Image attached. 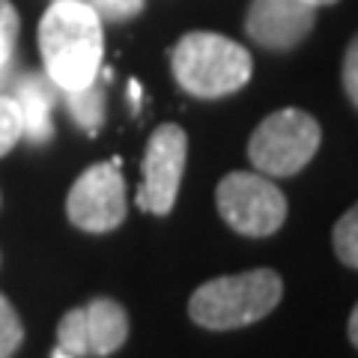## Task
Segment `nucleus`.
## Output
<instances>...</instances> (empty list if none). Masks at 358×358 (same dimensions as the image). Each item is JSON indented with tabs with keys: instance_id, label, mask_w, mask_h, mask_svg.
I'll use <instances>...</instances> for the list:
<instances>
[{
	"instance_id": "1",
	"label": "nucleus",
	"mask_w": 358,
	"mask_h": 358,
	"mask_svg": "<svg viewBox=\"0 0 358 358\" xmlns=\"http://www.w3.org/2000/svg\"><path fill=\"white\" fill-rule=\"evenodd\" d=\"M45 75L60 90L93 84L102 69V18L81 0H54L39 21Z\"/></svg>"
},
{
	"instance_id": "8",
	"label": "nucleus",
	"mask_w": 358,
	"mask_h": 358,
	"mask_svg": "<svg viewBox=\"0 0 358 358\" xmlns=\"http://www.w3.org/2000/svg\"><path fill=\"white\" fill-rule=\"evenodd\" d=\"M185 155L188 138L173 122H164L150 134L147 152H143V185L138 192V206L143 212L167 215L173 209L185 171Z\"/></svg>"
},
{
	"instance_id": "19",
	"label": "nucleus",
	"mask_w": 358,
	"mask_h": 358,
	"mask_svg": "<svg viewBox=\"0 0 358 358\" xmlns=\"http://www.w3.org/2000/svg\"><path fill=\"white\" fill-rule=\"evenodd\" d=\"M310 6H331V3H338V0H308Z\"/></svg>"
},
{
	"instance_id": "5",
	"label": "nucleus",
	"mask_w": 358,
	"mask_h": 358,
	"mask_svg": "<svg viewBox=\"0 0 358 358\" xmlns=\"http://www.w3.org/2000/svg\"><path fill=\"white\" fill-rule=\"evenodd\" d=\"M215 203L221 218L251 239L272 236L287 218V197L272 179L260 173L233 171L218 182Z\"/></svg>"
},
{
	"instance_id": "9",
	"label": "nucleus",
	"mask_w": 358,
	"mask_h": 358,
	"mask_svg": "<svg viewBox=\"0 0 358 358\" xmlns=\"http://www.w3.org/2000/svg\"><path fill=\"white\" fill-rule=\"evenodd\" d=\"M317 21V6L308 0H251L245 33L268 51H289L308 36Z\"/></svg>"
},
{
	"instance_id": "3",
	"label": "nucleus",
	"mask_w": 358,
	"mask_h": 358,
	"mask_svg": "<svg viewBox=\"0 0 358 358\" xmlns=\"http://www.w3.org/2000/svg\"><path fill=\"white\" fill-rule=\"evenodd\" d=\"M173 78L197 99H221L251 81L254 60L248 48L221 33H185L171 51Z\"/></svg>"
},
{
	"instance_id": "16",
	"label": "nucleus",
	"mask_w": 358,
	"mask_h": 358,
	"mask_svg": "<svg viewBox=\"0 0 358 358\" xmlns=\"http://www.w3.org/2000/svg\"><path fill=\"white\" fill-rule=\"evenodd\" d=\"M102 21H126L143 9V0H81Z\"/></svg>"
},
{
	"instance_id": "6",
	"label": "nucleus",
	"mask_w": 358,
	"mask_h": 358,
	"mask_svg": "<svg viewBox=\"0 0 358 358\" xmlns=\"http://www.w3.org/2000/svg\"><path fill=\"white\" fill-rule=\"evenodd\" d=\"M66 212L75 227L87 233H108L126 221V182L120 173V159L93 164L75 179Z\"/></svg>"
},
{
	"instance_id": "13",
	"label": "nucleus",
	"mask_w": 358,
	"mask_h": 358,
	"mask_svg": "<svg viewBox=\"0 0 358 358\" xmlns=\"http://www.w3.org/2000/svg\"><path fill=\"white\" fill-rule=\"evenodd\" d=\"M24 341V326H21L18 310L13 308L3 293H0V358H13Z\"/></svg>"
},
{
	"instance_id": "7",
	"label": "nucleus",
	"mask_w": 358,
	"mask_h": 358,
	"mask_svg": "<svg viewBox=\"0 0 358 358\" xmlns=\"http://www.w3.org/2000/svg\"><path fill=\"white\" fill-rule=\"evenodd\" d=\"M129 338V313L114 299H93L72 308L57 326V346L75 358L110 355Z\"/></svg>"
},
{
	"instance_id": "11",
	"label": "nucleus",
	"mask_w": 358,
	"mask_h": 358,
	"mask_svg": "<svg viewBox=\"0 0 358 358\" xmlns=\"http://www.w3.org/2000/svg\"><path fill=\"white\" fill-rule=\"evenodd\" d=\"M66 99V108H69L72 120L81 126L87 134H96L99 126L105 120V93H102V81L87 84L81 90H60Z\"/></svg>"
},
{
	"instance_id": "2",
	"label": "nucleus",
	"mask_w": 358,
	"mask_h": 358,
	"mask_svg": "<svg viewBox=\"0 0 358 358\" xmlns=\"http://www.w3.org/2000/svg\"><path fill=\"white\" fill-rule=\"evenodd\" d=\"M284 296V281L275 268H251L239 275H224L200 284L188 313L197 326L212 331H230L268 317Z\"/></svg>"
},
{
	"instance_id": "12",
	"label": "nucleus",
	"mask_w": 358,
	"mask_h": 358,
	"mask_svg": "<svg viewBox=\"0 0 358 358\" xmlns=\"http://www.w3.org/2000/svg\"><path fill=\"white\" fill-rule=\"evenodd\" d=\"M334 254L341 263L358 268V203L346 209L334 224Z\"/></svg>"
},
{
	"instance_id": "18",
	"label": "nucleus",
	"mask_w": 358,
	"mask_h": 358,
	"mask_svg": "<svg viewBox=\"0 0 358 358\" xmlns=\"http://www.w3.org/2000/svg\"><path fill=\"white\" fill-rule=\"evenodd\" d=\"M350 341H352V346L358 350V305L352 308V317H350Z\"/></svg>"
},
{
	"instance_id": "20",
	"label": "nucleus",
	"mask_w": 358,
	"mask_h": 358,
	"mask_svg": "<svg viewBox=\"0 0 358 358\" xmlns=\"http://www.w3.org/2000/svg\"><path fill=\"white\" fill-rule=\"evenodd\" d=\"M51 358H75V355H69V352H63V350H60V346H57V350H54V355H51Z\"/></svg>"
},
{
	"instance_id": "15",
	"label": "nucleus",
	"mask_w": 358,
	"mask_h": 358,
	"mask_svg": "<svg viewBox=\"0 0 358 358\" xmlns=\"http://www.w3.org/2000/svg\"><path fill=\"white\" fill-rule=\"evenodd\" d=\"M21 138H24V126H21L15 99L0 93V155H6Z\"/></svg>"
},
{
	"instance_id": "14",
	"label": "nucleus",
	"mask_w": 358,
	"mask_h": 358,
	"mask_svg": "<svg viewBox=\"0 0 358 358\" xmlns=\"http://www.w3.org/2000/svg\"><path fill=\"white\" fill-rule=\"evenodd\" d=\"M18 42V13L9 0H0V72L13 69Z\"/></svg>"
},
{
	"instance_id": "4",
	"label": "nucleus",
	"mask_w": 358,
	"mask_h": 358,
	"mask_svg": "<svg viewBox=\"0 0 358 358\" xmlns=\"http://www.w3.org/2000/svg\"><path fill=\"white\" fill-rule=\"evenodd\" d=\"M322 131L308 110L284 108L268 114L248 141V159L260 173L293 176L320 150Z\"/></svg>"
},
{
	"instance_id": "17",
	"label": "nucleus",
	"mask_w": 358,
	"mask_h": 358,
	"mask_svg": "<svg viewBox=\"0 0 358 358\" xmlns=\"http://www.w3.org/2000/svg\"><path fill=\"white\" fill-rule=\"evenodd\" d=\"M343 90L350 96V102L358 108V36L350 42V48L343 54Z\"/></svg>"
},
{
	"instance_id": "10",
	"label": "nucleus",
	"mask_w": 358,
	"mask_h": 358,
	"mask_svg": "<svg viewBox=\"0 0 358 358\" xmlns=\"http://www.w3.org/2000/svg\"><path fill=\"white\" fill-rule=\"evenodd\" d=\"M60 87L51 81L45 72H24L13 81V96L21 114V126H24V138L33 143H45L54 134L51 110L54 99H57Z\"/></svg>"
}]
</instances>
